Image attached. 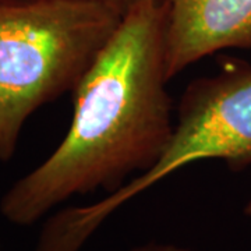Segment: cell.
I'll return each mask as SVG.
<instances>
[{"label": "cell", "mask_w": 251, "mask_h": 251, "mask_svg": "<svg viewBox=\"0 0 251 251\" xmlns=\"http://www.w3.org/2000/svg\"><path fill=\"white\" fill-rule=\"evenodd\" d=\"M169 80L163 4L141 0L73 91V120L62 143L4 193L0 214L28 226L69 198L112 194L128 176L148 171L175 126Z\"/></svg>", "instance_id": "6da1fadb"}, {"label": "cell", "mask_w": 251, "mask_h": 251, "mask_svg": "<svg viewBox=\"0 0 251 251\" xmlns=\"http://www.w3.org/2000/svg\"><path fill=\"white\" fill-rule=\"evenodd\" d=\"M120 20L98 0L0 1V161L36 109L77 88Z\"/></svg>", "instance_id": "7a4b0ae2"}, {"label": "cell", "mask_w": 251, "mask_h": 251, "mask_svg": "<svg viewBox=\"0 0 251 251\" xmlns=\"http://www.w3.org/2000/svg\"><path fill=\"white\" fill-rule=\"evenodd\" d=\"M204 159H221L232 171L251 166V66L247 63H226L215 75L191 81L180 99L171 140L158 161L98 202L64 208L50 216L34 251H80L128 200Z\"/></svg>", "instance_id": "3957f363"}, {"label": "cell", "mask_w": 251, "mask_h": 251, "mask_svg": "<svg viewBox=\"0 0 251 251\" xmlns=\"http://www.w3.org/2000/svg\"><path fill=\"white\" fill-rule=\"evenodd\" d=\"M169 78L224 49H251V0H159Z\"/></svg>", "instance_id": "277c9868"}, {"label": "cell", "mask_w": 251, "mask_h": 251, "mask_svg": "<svg viewBox=\"0 0 251 251\" xmlns=\"http://www.w3.org/2000/svg\"><path fill=\"white\" fill-rule=\"evenodd\" d=\"M126 251H194L188 247H183V246H177L173 243H158V242H150L145 244H140L131 247Z\"/></svg>", "instance_id": "5b68a950"}, {"label": "cell", "mask_w": 251, "mask_h": 251, "mask_svg": "<svg viewBox=\"0 0 251 251\" xmlns=\"http://www.w3.org/2000/svg\"><path fill=\"white\" fill-rule=\"evenodd\" d=\"M98 1L109 6L110 9H113L123 17L125 13H127L128 10L131 9L133 6H135L138 1H141V0H98Z\"/></svg>", "instance_id": "8992f818"}, {"label": "cell", "mask_w": 251, "mask_h": 251, "mask_svg": "<svg viewBox=\"0 0 251 251\" xmlns=\"http://www.w3.org/2000/svg\"><path fill=\"white\" fill-rule=\"evenodd\" d=\"M244 214H246V216H249L251 219V200L246 204V206H244Z\"/></svg>", "instance_id": "52a82bcc"}, {"label": "cell", "mask_w": 251, "mask_h": 251, "mask_svg": "<svg viewBox=\"0 0 251 251\" xmlns=\"http://www.w3.org/2000/svg\"><path fill=\"white\" fill-rule=\"evenodd\" d=\"M0 1H10V3H24V1H34V0H0Z\"/></svg>", "instance_id": "ba28073f"}]
</instances>
